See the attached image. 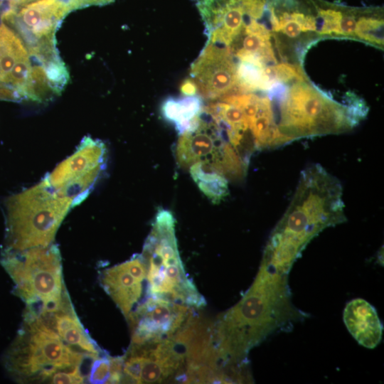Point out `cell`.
Returning a JSON list of instances; mask_svg holds the SVG:
<instances>
[{"label": "cell", "instance_id": "1", "mask_svg": "<svg viewBox=\"0 0 384 384\" xmlns=\"http://www.w3.org/2000/svg\"><path fill=\"white\" fill-rule=\"evenodd\" d=\"M346 220L340 182L321 166L304 170L296 191L267 245L262 265L289 270L306 244L324 228Z\"/></svg>", "mask_w": 384, "mask_h": 384}, {"label": "cell", "instance_id": "2", "mask_svg": "<svg viewBox=\"0 0 384 384\" xmlns=\"http://www.w3.org/2000/svg\"><path fill=\"white\" fill-rule=\"evenodd\" d=\"M271 97L284 144L301 138L347 132L367 113L363 102L352 97L348 104H341L308 78L284 84Z\"/></svg>", "mask_w": 384, "mask_h": 384}, {"label": "cell", "instance_id": "3", "mask_svg": "<svg viewBox=\"0 0 384 384\" xmlns=\"http://www.w3.org/2000/svg\"><path fill=\"white\" fill-rule=\"evenodd\" d=\"M71 208L72 200L54 191L45 178L9 197L4 204L5 236L1 251H21L53 243Z\"/></svg>", "mask_w": 384, "mask_h": 384}, {"label": "cell", "instance_id": "4", "mask_svg": "<svg viewBox=\"0 0 384 384\" xmlns=\"http://www.w3.org/2000/svg\"><path fill=\"white\" fill-rule=\"evenodd\" d=\"M146 265V297L198 309L205 304L186 274L178 250L175 219L165 209L157 212L141 254Z\"/></svg>", "mask_w": 384, "mask_h": 384}, {"label": "cell", "instance_id": "5", "mask_svg": "<svg viewBox=\"0 0 384 384\" xmlns=\"http://www.w3.org/2000/svg\"><path fill=\"white\" fill-rule=\"evenodd\" d=\"M1 263L14 282V293L36 316L58 310L69 296L63 279L61 256L54 243L21 251H1Z\"/></svg>", "mask_w": 384, "mask_h": 384}, {"label": "cell", "instance_id": "6", "mask_svg": "<svg viewBox=\"0 0 384 384\" xmlns=\"http://www.w3.org/2000/svg\"><path fill=\"white\" fill-rule=\"evenodd\" d=\"M272 273L261 267L249 291L242 300L214 322L218 348L230 363H238L253 346L268 334L275 324L272 313Z\"/></svg>", "mask_w": 384, "mask_h": 384}, {"label": "cell", "instance_id": "7", "mask_svg": "<svg viewBox=\"0 0 384 384\" xmlns=\"http://www.w3.org/2000/svg\"><path fill=\"white\" fill-rule=\"evenodd\" d=\"M85 356H87L65 343L53 329L34 317L24 319L4 362L14 380L26 383L43 381L57 371L80 366Z\"/></svg>", "mask_w": 384, "mask_h": 384}, {"label": "cell", "instance_id": "8", "mask_svg": "<svg viewBox=\"0 0 384 384\" xmlns=\"http://www.w3.org/2000/svg\"><path fill=\"white\" fill-rule=\"evenodd\" d=\"M107 154L102 142L85 137L74 153L44 178L54 191L70 198L75 207L92 191L105 169Z\"/></svg>", "mask_w": 384, "mask_h": 384}, {"label": "cell", "instance_id": "9", "mask_svg": "<svg viewBox=\"0 0 384 384\" xmlns=\"http://www.w3.org/2000/svg\"><path fill=\"white\" fill-rule=\"evenodd\" d=\"M176 155L182 168L203 162L224 175L235 165L240 154L228 142L218 124L203 110L196 127L180 134Z\"/></svg>", "mask_w": 384, "mask_h": 384}, {"label": "cell", "instance_id": "10", "mask_svg": "<svg viewBox=\"0 0 384 384\" xmlns=\"http://www.w3.org/2000/svg\"><path fill=\"white\" fill-rule=\"evenodd\" d=\"M195 313V308L146 297L126 319L132 329V344L154 345L171 336Z\"/></svg>", "mask_w": 384, "mask_h": 384}, {"label": "cell", "instance_id": "11", "mask_svg": "<svg viewBox=\"0 0 384 384\" xmlns=\"http://www.w3.org/2000/svg\"><path fill=\"white\" fill-rule=\"evenodd\" d=\"M191 80L199 96L211 101L240 93L237 64L225 47L207 42L198 58L191 64Z\"/></svg>", "mask_w": 384, "mask_h": 384}, {"label": "cell", "instance_id": "12", "mask_svg": "<svg viewBox=\"0 0 384 384\" xmlns=\"http://www.w3.org/2000/svg\"><path fill=\"white\" fill-rule=\"evenodd\" d=\"M38 317L70 347L78 348L92 359L102 356V350L84 329L69 297L58 310L43 312Z\"/></svg>", "mask_w": 384, "mask_h": 384}, {"label": "cell", "instance_id": "13", "mask_svg": "<svg viewBox=\"0 0 384 384\" xmlns=\"http://www.w3.org/2000/svg\"><path fill=\"white\" fill-rule=\"evenodd\" d=\"M100 284L127 318L141 303L143 281L129 270L127 262L104 270Z\"/></svg>", "mask_w": 384, "mask_h": 384}, {"label": "cell", "instance_id": "14", "mask_svg": "<svg viewBox=\"0 0 384 384\" xmlns=\"http://www.w3.org/2000/svg\"><path fill=\"white\" fill-rule=\"evenodd\" d=\"M345 325L362 346L374 348L380 342L383 326L375 309L363 299L349 302L343 311Z\"/></svg>", "mask_w": 384, "mask_h": 384}, {"label": "cell", "instance_id": "15", "mask_svg": "<svg viewBox=\"0 0 384 384\" xmlns=\"http://www.w3.org/2000/svg\"><path fill=\"white\" fill-rule=\"evenodd\" d=\"M203 107L202 97L196 95L169 97L164 101L161 110L164 118L181 134L196 127Z\"/></svg>", "mask_w": 384, "mask_h": 384}, {"label": "cell", "instance_id": "16", "mask_svg": "<svg viewBox=\"0 0 384 384\" xmlns=\"http://www.w3.org/2000/svg\"><path fill=\"white\" fill-rule=\"evenodd\" d=\"M192 178L198 188L213 203H219L228 193V181L210 165L198 162L190 168Z\"/></svg>", "mask_w": 384, "mask_h": 384}, {"label": "cell", "instance_id": "17", "mask_svg": "<svg viewBox=\"0 0 384 384\" xmlns=\"http://www.w3.org/2000/svg\"><path fill=\"white\" fill-rule=\"evenodd\" d=\"M355 39L369 43L379 48L383 47V13L382 9L366 8L357 21Z\"/></svg>", "mask_w": 384, "mask_h": 384}, {"label": "cell", "instance_id": "18", "mask_svg": "<svg viewBox=\"0 0 384 384\" xmlns=\"http://www.w3.org/2000/svg\"><path fill=\"white\" fill-rule=\"evenodd\" d=\"M111 373L110 357L107 355L100 356L93 359L91 364L87 380L90 383H107Z\"/></svg>", "mask_w": 384, "mask_h": 384}, {"label": "cell", "instance_id": "19", "mask_svg": "<svg viewBox=\"0 0 384 384\" xmlns=\"http://www.w3.org/2000/svg\"><path fill=\"white\" fill-rule=\"evenodd\" d=\"M84 380L80 366L57 371L50 378V383L55 384L82 383Z\"/></svg>", "mask_w": 384, "mask_h": 384}, {"label": "cell", "instance_id": "20", "mask_svg": "<svg viewBox=\"0 0 384 384\" xmlns=\"http://www.w3.org/2000/svg\"><path fill=\"white\" fill-rule=\"evenodd\" d=\"M70 13L76 9L91 6H105L114 2L115 0H57Z\"/></svg>", "mask_w": 384, "mask_h": 384}, {"label": "cell", "instance_id": "21", "mask_svg": "<svg viewBox=\"0 0 384 384\" xmlns=\"http://www.w3.org/2000/svg\"><path fill=\"white\" fill-rule=\"evenodd\" d=\"M181 91L185 95H196L198 93L197 87L191 79L186 80L182 84Z\"/></svg>", "mask_w": 384, "mask_h": 384}]
</instances>
